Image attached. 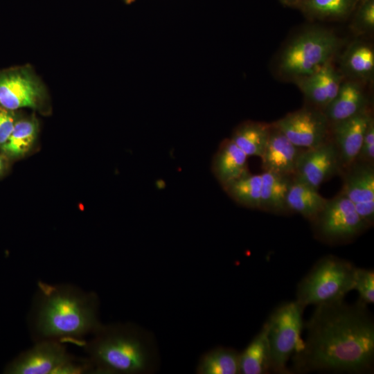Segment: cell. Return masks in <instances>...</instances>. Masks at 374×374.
Wrapping results in <instances>:
<instances>
[{
  "mask_svg": "<svg viewBox=\"0 0 374 374\" xmlns=\"http://www.w3.org/2000/svg\"><path fill=\"white\" fill-rule=\"evenodd\" d=\"M306 330V339L294 354L296 371L360 373L373 368L374 323L362 301L316 305Z\"/></svg>",
  "mask_w": 374,
  "mask_h": 374,
  "instance_id": "6da1fadb",
  "label": "cell"
},
{
  "mask_svg": "<svg viewBox=\"0 0 374 374\" xmlns=\"http://www.w3.org/2000/svg\"><path fill=\"white\" fill-rule=\"evenodd\" d=\"M98 299L70 285L39 283L32 314V327L39 340H80L103 326Z\"/></svg>",
  "mask_w": 374,
  "mask_h": 374,
  "instance_id": "7a4b0ae2",
  "label": "cell"
},
{
  "mask_svg": "<svg viewBox=\"0 0 374 374\" xmlns=\"http://www.w3.org/2000/svg\"><path fill=\"white\" fill-rule=\"evenodd\" d=\"M85 344L96 373L143 374L154 371L156 353L146 332L130 324L103 326Z\"/></svg>",
  "mask_w": 374,
  "mask_h": 374,
  "instance_id": "3957f363",
  "label": "cell"
},
{
  "mask_svg": "<svg viewBox=\"0 0 374 374\" xmlns=\"http://www.w3.org/2000/svg\"><path fill=\"white\" fill-rule=\"evenodd\" d=\"M341 42L332 31L310 28L283 49L278 62L280 73L293 80L308 75L332 61Z\"/></svg>",
  "mask_w": 374,
  "mask_h": 374,
  "instance_id": "277c9868",
  "label": "cell"
},
{
  "mask_svg": "<svg viewBox=\"0 0 374 374\" xmlns=\"http://www.w3.org/2000/svg\"><path fill=\"white\" fill-rule=\"evenodd\" d=\"M355 268L333 256L322 258L299 283L296 301L305 308L344 300L353 290Z\"/></svg>",
  "mask_w": 374,
  "mask_h": 374,
  "instance_id": "5b68a950",
  "label": "cell"
},
{
  "mask_svg": "<svg viewBox=\"0 0 374 374\" xmlns=\"http://www.w3.org/2000/svg\"><path fill=\"white\" fill-rule=\"evenodd\" d=\"M91 371L88 361L76 360L58 339L38 341L21 354L5 370L8 374H74Z\"/></svg>",
  "mask_w": 374,
  "mask_h": 374,
  "instance_id": "8992f818",
  "label": "cell"
},
{
  "mask_svg": "<svg viewBox=\"0 0 374 374\" xmlns=\"http://www.w3.org/2000/svg\"><path fill=\"white\" fill-rule=\"evenodd\" d=\"M303 309L296 301L286 302L278 306L265 322L271 371L288 373L287 362L299 346Z\"/></svg>",
  "mask_w": 374,
  "mask_h": 374,
  "instance_id": "52a82bcc",
  "label": "cell"
},
{
  "mask_svg": "<svg viewBox=\"0 0 374 374\" xmlns=\"http://www.w3.org/2000/svg\"><path fill=\"white\" fill-rule=\"evenodd\" d=\"M313 221L318 234L329 242L348 240L368 226L353 203L341 193L327 200Z\"/></svg>",
  "mask_w": 374,
  "mask_h": 374,
  "instance_id": "ba28073f",
  "label": "cell"
},
{
  "mask_svg": "<svg viewBox=\"0 0 374 374\" xmlns=\"http://www.w3.org/2000/svg\"><path fill=\"white\" fill-rule=\"evenodd\" d=\"M296 146L308 149L328 139L330 123L323 111L304 107L273 123Z\"/></svg>",
  "mask_w": 374,
  "mask_h": 374,
  "instance_id": "9c48e42d",
  "label": "cell"
},
{
  "mask_svg": "<svg viewBox=\"0 0 374 374\" xmlns=\"http://www.w3.org/2000/svg\"><path fill=\"white\" fill-rule=\"evenodd\" d=\"M341 170L337 148L332 140L303 149L300 153L293 180L316 189Z\"/></svg>",
  "mask_w": 374,
  "mask_h": 374,
  "instance_id": "30bf717a",
  "label": "cell"
},
{
  "mask_svg": "<svg viewBox=\"0 0 374 374\" xmlns=\"http://www.w3.org/2000/svg\"><path fill=\"white\" fill-rule=\"evenodd\" d=\"M40 81L30 69H21L0 74V107L15 111L38 109L44 98Z\"/></svg>",
  "mask_w": 374,
  "mask_h": 374,
  "instance_id": "8fae6325",
  "label": "cell"
},
{
  "mask_svg": "<svg viewBox=\"0 0 374 374\" xmlns=\"http://www.w3.org/2000/svg\"><path fill=\"white\" fill-rule=\"evenodd\" d=\"M341 193L354 205L368 226L374 220V168L373 163L355 161L344 169Z\"/></svg>",
  "mask_w": 374,
  "mask_h": 374,
  "instance_id": "7c38bea8",
  "label": "cell"
},
{
  "mask_svg": "<svg viewBox=\"0 0 374 374\" xmlns=\"http://www.w3.org/2000/svg\"><path fill=\"white\" fill-rule=\"evenodd\" d=\"M372 118L367 107L350 118L330 124L332 141L339 152L341 170L357 160L364 136Z\"/></svg>",
  "mask_w": 374,
  "mask_h": 374,
  "instance_id": "4fadbf2b",
  "label": "cell"
},
{
  "mask_svg": "<svg viewBox=\"0 0 374 374\" xmlns=\"http://www.w3.org/2000/svg\"><path fill=\"white\" fill-rule=\"evenodd\" d=\"M342 80L341 73L331 61L314 73L294 81L306 99L323 111L336 96Z\"/></svg>",
  "mask_w": 374,
  "mask_h": 374,
  "instance_id": "5bb4252c",
  "label": "cell"
},
{
  "mask_svg": "<svg viewBox=\"0 0 374 374\" xmlns=\"http://www.w3.org/2000/svg\"><path fill=\"white\" fill-rule=\"evenodd\" d=\"M303 149L294 145L273 123L267 143L262 155L264 172L293 178L298 157Z\"/></svg>",
  "mask_w": 374,
  "mask_h": 374,
  "instance_id": "9a60e30c",
  "label": "cell"
},
{
  "mask_svg": "<svg viewBox=\"0 0 374 374\" xmlns=\"http://www.w3.org/2000/svg\"><path fill=\"white\" fill-rule=\"evenodd\" d=\"M247 155L231 139L221 142L211 163V170L222 186L249 172Z\"/></svg>",
  "mask_w": 374,
  "mask_h": 374,
  "instance_id": "2e32d148",
  "label": "cell"
},
{
  "mask_svg": "<svg viewBox=\"0 0 374 374\" xmlns=\"http://www.w3.org/2000/svg\"><path fill=\"white\" fill-rule=\"evenodd\" d=\"M367 108V100L360 82H342L332 102L323 110L330 124L350 118Z\"/></svg>",
  "mask_w": 374,
  "mask_h": 374,
  "instance_id": "e0dca14e",
  "label": "cell"
},
{
  "mask_svg": "<svg viewBox=\"0 0 374 374\" xmlns=\"http://www.w3.org/2000/svg\"><path fill=\"white\" fill-rule=\"evenodd\" d=\"M341 65L343 71L353 80H371L374 74L373 47L362 41L354 42L344 51Z\"/></svg>",
  "mask_w": 374,
  "mask_h": 374,
  "instance_id": "ac0fdd59",
  "label": "cell"
},
{
  "mask_svg": "<svg viewBox=\"0 0 374 374\" xmlns=\"http://www.w3.org/2000/svg\"><path fill=\"white\" fill-rule=\"evenodd\" d=\"M261 178L260 209L275 213L287 211V195L293 178L264 171Z\"/></svg>",
  "mask_w": 374,
  "mask_h": 374,
  "instance_id": "d6986e66",
  "label": "cell"
},
{
  "mask_svg": "<svg viewBox=\"0 0 374 374\" xmlns=\"http://www.w3.org/2000/svg\"><path fill=\"white\" fill-rule=\"evenodd\" d=\"M39 133V125L33 117L17 119L7 141L0 147L1 153L9 160L19 159L33 148Z\"/></svg>",
  "mask_w": 374,
  "mask_h": 374,
  "instance_id": "ffe728a7",
  "label": "cell"
},
{
  "mask_svg": "<svg viewBox=\"0 0 374 374\" xmlns=\"http://www.w3.org/2000/svg\"><path fill=\"white\" fill-rule=\"evenodd\" d=\"M271 371L267 328L265 323L244 350L240 353V373L262 374Z\"/></svg>",
  "mask_w": 374,
  "mask_h": 374,
  "instance_id": "44dd1931",
  "label": "cell"
},
{
  "mask_svg": "<svg viewBox=\"0 0 374 374\" xmlns=\"http://www.w3.org/2000/svg\"><path fill=\"white\" fill-rule=\"evenodd\" d=\"M327 200L318 193L317 189L293 180L287 195V206L288 210L313 221Z\"/></svg>",
  "mask_w": 374,
  "mask_h": 374,
  "instance_id": "7402d4cb",
  "label": "cell"
},
{
  "mask_svg": "<svg viewBox=\"0 0 374 374\" xmlns=\"http://www.w3.org/2000/svg\"><path fill=\"white\" fill-rule=\"evenodd\" d=\"M271 124L248 121L240 124L231 139L248 156L261 157L268 141Z\"/></svg>",
  "mask_w": 374,
  "mask_h": 374,
  "instance_id": "603a6c76",
  "label": "cell"
},
{
  "mask_svg": "<svg viewBox=\"0 0 374 374\" xmlns=\"http://www.w3.org/2000/svg\"><path fill=\"white\" fill-rule=\"evenodd\" d=\"M196 373L198 374L240 373V353L224 347L212 349L200 357Z\"/></svg>",
  "mask_w": 374,
  "mask_h": 374,
  "instance_id": "cb8c5ba5",
  "label": "cell"
},
{
  "mask_svg": "<svg viewBox=\"0 0 374 374\" xmlns=\"http://www.w3.org/2000/svg\"><path fill=\"white\" fill-rule=\"evenodd\" d=\"M359 0H301L296 6L312 19H343L353 12Z\"/></svg>",
  "mask_w": 374,
  "mask_h": 374,
  "instance_id": "d4e9b609",
  "label": "cell"
},
{
  "mask_svg": "<svg viewBox=\"0 0 374 374\" xmlns=\"http://www.w3.org/2000/svg\"><path fill=\"white\" fill-rule=\"evenodd\" d=\"M261 174L249 172L222 186L228 195L240 205L248 208L260 209Z\"/></svg>",
  "mask_w": 374,
  "mask_h": 374,
  "instance_id": "484cf974",
  "label": "cell"
},
{
  "mask_svg": "<svg viewBox=\"0 0 374 374\" xmlns=\"http://www.w3.org/2000/svg\"><path fill=\"white\" fill-rule=\"evenodd\" d=\"M352 23L353 30L358 34L371 33L374 30V0H359L354 10Z\"/></svg>",
  "mask_w": 374,
  "mask_h": 374,
  "instance_id": "4316f807",
  "label": "cell"
},
{
  "mask_svg": "<svg viewBox=\"0 0 374 374\" xmlns=\"http://www.w3.org/2000/svg\"><path fill=\"white\" fill-rule=\"evenodd\" d=\"M353 290L359 295V301L364 304L374 303V271L373 269L355 268Z\"/></svg>",
  "mask_w": 374,
  "mask_h": 374,
  "instance_id": "83f0119b",
  "label": "cell"
},
{
  "mask_svg": "<svg viewBox=\"0 0 374 374\" xmlns=\"http://www.w3.org/2000/svg\"><path fill=\"white\" fill-rule=\"evenodd\" d=\"M374 160V121L372 118L364 136L360 152L356 161L373 163Z\"/></svg>",
  "mask_w": 374,
  "mask_h": 374,
  "instance_id": "f1b7e54d",
  "label": "cell"
},
{
  "mask_svg": "<svg viewBox=\"0 0 374 374\" xmlns=\"http://www.w3.org/2000/svg\"><path fill=\"white\" fill-rule=\"evenodd\" d=\"M17 121L14 111L0 107V147L8 139Z\"/></svg>",
  "mask_w": 374,
  "mask_h": 374,
  "instance_id": "f546056e",
  "label": "cell"
},
{
  "mask_svg": "<svg viewBox=\"0 0 374 374\" xmlns=\"http://www.w3.org/2000/svg\"><path fill=\"white\" fill-rule=\"evenodd\" d=\"M9 159L2 153H0V177L3 176L8 168Z\"/></svg>",
  "mask_w": 374,
  "mask_h": 374,
  "instance_id": "4dcf8cb0",
  "label": "cell"
},
{
  "mask_svg": "<svg viewBox=\"0 0 374 374\" xmlns=\"http://www.w3.org/2000/svg\"><path fill=\"white\" fill-rule=\"evenodd\" d=\"M283 4L290 6H295L301 1V0H280Z\"/></svg>",
  "mask_w": 374,
  "mask_h": 374,
  "instance_id": "1f68e13d",
  "label": "cell"
},
{
  "mask_svg": "<svg viewBox=\"0 0 374 374\" xmlns=\"http://www.w3.org/2000/svg\"><path fill=\"white\" fill-rule=\"evenodd\" d=\"M126 3H131L134 0H125Z\"/></svg>",
  "mask_w": 374,
  "mask_h": 374,
  "instance_id": "d6a6232c",
  "label": "cell"
}]
</instances>
